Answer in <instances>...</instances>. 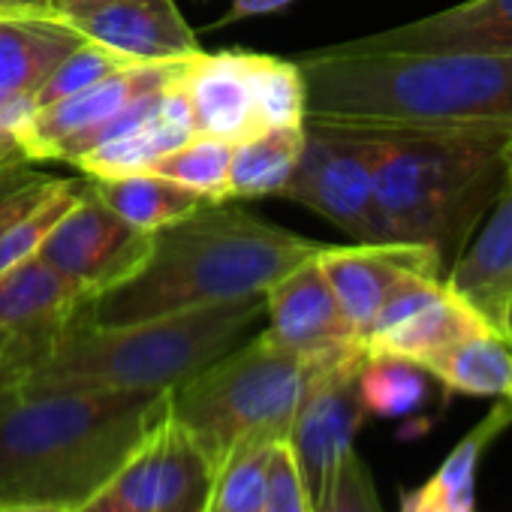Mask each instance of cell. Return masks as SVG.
Segmentation results:
<instances>
[{"instance_id": "1", "label": "cell", "mask_w": 512, "mask_h": 512, "mask_svg": "<svg viewBox=\"0 0 512 512\" xmlns=\"http://www.w3.org/2000/svg\"><path fill=\"white\" fill-rule=\"evenodd\" d=\"M308 118L356 130H512V55L380 52L353 40L302 55Z\"/></svg>"}, {"instance_id": "2", "label": "cell", "mask_w": 512, "mask_h": 512, "mask_svg": "<svg viewBox=\"0 0 512 512\" xmlns=\"http://www.w3.org/2000/svg\"><path fill=\"white\" fill-rule=\"evenodd\" d=\"M169 413V392L0 380V503L79 509Z\"/></svg>"}, {"instance_id": "3", "label": "cell", "mask_w": 512, "mask_h": 512, "mask_svg": "<svg viewBox=\"0 0 512 512\" xmlns=\"http://www.w3.org/2000/svg\"><path fill=\"white\" fill-rule=\"evenodd\" d=\"M320 250V241L241 208L205 205L151 232L145 266L130 281L85 302L79 323L121 326L266 293Z\"/></svg>"}, {"instance_id": "4", "label": "cell", "mask_w": 512, "mask_h": 512, "mask_svg": "<svg viewBox=\"0 0 512 512\" xmlns=\"http://www.w3.org/2000/svg\"><path fill=\"white\" fill-rule=\"evenodd\" d=\"M512 130H374V196L389 241L428 244L449 272L500 184Z\"/></svg>"}, {"instance_id": "5", "label": "cell", "mask_w": 512, "mask_h": 512, "mask_svg": "<svg viewBox=\"0 0 512 512\" xmlns=\"http://www.w3.org/2000/svg\"><path fill=\"white\" fill-rule=\"evenodd\" d=\"M266 317V293L121 326L79 323L16 383L172 392L238 347Z\"/></svg>"}, {"instance_id": "6", "label": "cell", "mask_w": 512, "mask_h": 512, "mask_svg": "<svg viewBox=\"0 0 512 512\" xmlns=\"http://www.w3.org/2000/svg\"><path fill=\"white\" fill-rule=\"evenodd\" d=\"M326 359L284 350L260 332L175 386L169 416L214 470L244 443L287 440L302 395Z\"/></svg>"}, {"instance_id": "7", "label": "cell", "mask_w": 512, "mask_h": 512, "mask_svg": "<svg viewBox=\"0 0 512 512\" xmlns=\"http://www.w3.org/2000/svg\"><path fill=\"white\" fill-rule=\"evenodd\" d=\"M374 130L305 121V145L281 196L323 214L359 244L389 241L374 196Z\"/></svg>"}, {"instance_id": "8", "label": "cell", "mask_w": 512, "mask_h": 512, "mask_svg": "<svg viewBox=\"0 0 512 512\" xmlns=\"http://www.w3.org/2000/svg\"><path fill=\"white\" fill-rule=\"evenodd\" d=\"M362 365L365 347L326 359L314 371L287 431V446L314 509L326 500L341 461L356 452L353 440L368 416L359 392Z\"/></svg>"}, {"instance_id": "9", "label": "cell", "mask_w": 512, "mask_h": 512, "mask_svg": "<svg viewBox=\"0 0 512 512\" xmlns=\"http://www.w3.org/2000/svg\"><path fill=\"white\" fill-rule=\"evenodd\" d=\"M148 253L151 235L121 220L88 181L37 256L79 293L82 302H91L130 281L145 266Z\"/></svg>"}, {"instance_id": "10", "label": "cell", "mask_w": 512, "mask_h": 512, "mask_svg": "<svg viewBox=\"0 0 512 512\" xmlns=\"http://www.w3.org/2000/svg\"><path fill=\"white\" fill-rule=\"evenodd\" d=\"M190 61L181 64H136L106 76L103 82L37 109L19 133L22 151L31 163H76L121 112L148 94L166 91L181 82Z\"/></svg>"}, {"instance_id": "11", "label": "cell", "mask_w": 512, "mask_h": 512, "mask_svg": "<svg viewBox=\"0 0 512 512\" xmlns=\"http://www.w3.org/2000/svg\"><path fill=\"white\" fill-rule=\"evenodd\" d=\"M211 467L166 413L76 512H175L205 494Z\"/></svg>"}, {"instance_id": "12", "label": "cell", "mask_w": 512, "mask_h": 512, "mask_svg": "<svg viewBox=\"0 0 512 512\" xmlns=\"http://www.w3.org/2000/svg\"><path fill=\"white\" fill-rule=\"evenodd\" d=\"M485 329L491 326L446 284V278L407 275L380 305L362 347L368 356H398L428 368L449 347Z\"/></svg>"}, {"instance_id": "13", "label": "cell", "mask_w": 512, "mask_h": 512, "mask_svg": "<svg viewBox=\"0 0 512 512\" xmlns=\"http://www.w3.org/2000/svg\"><path fill=\"white\" fill-rule=\"evenodd\" d=\"M79 293L40 256L0 275V380L37 368L76 326Z\"/></svg>"}, {"instance_id": "14", "label": "cell", "mask_w": 512, "mask_h": 512, "mask_svg": "<svg viewBox=\"0 0 512 512\" xmlns=\"http://www.w3.org/2000/svg\"><path fill=\"white\" fill-rule=\"evenodd\" d=\"M55 13L88 43L130 64H181L202 55L175 0H64Z\"/></svg>"}, {"instance_id": "15", "label": "cell", "mask_w": 512, "mask_h": 512, "mask_svg": "<svg viewBox=\"0 0 512 512\" xmlns=\"http://www.w3.org/2000/svg\"><path fill=\"white\" fill-rule=\"evenodd\" d=\"M317 263L359 341H365L380 305L407 275L446 278L440 253L428 244L377 241V244H323Z\"/></svg>"}, {"instance_id": "16", "label": "cell", "mask_w": 512, "mask_h": 512, "mask_svg": "<svg viewBox=\"0 0 512 512\" xmlns=\"http://www.w3.org/2000/svg\"><path fill=\"white\" fill-rule=\"evenodd\" d=\"M266 335L299 356L326 359L362 347L317 263V256L266 290Z\"/></svg>"}, {"instance_id": "17", "label": "cell", "mask_w": 512, "mask_h": 512, "mask_svg": "<svg viewBox=\"0 0 512 512\" xmlns=\"http://www.w3.org/2000/svg\"><path fill=\"white\" fill-rule=\"evenodd\" d=\"M446 284L506 338V305L512 296V133L500 151V184L488 223L452 263Z\"/></svg>"}, {"instance_id": "18", "label": "cell", "mask_w": 512, "mask_h": 512, "mask_svg": "<svg viewBox=\"0 0 512 512\" xmlns=\"http://www.w3.org/2000/svg\"><path fill=\"white\" fill-rule=\"evenodd\" d=\"M178 85L190 106L196 133L235 145L263 130L256 112L250 52H202L187 64Z\"/></svg>"}, {"instance_id": "19", "label": "cell", "mask_w": 512, "mask_h": 512, "mask_svg": "<svg viewBox=\"0 0 512 512\" xmlns=\"http://www.w3.org/2000/svg\"><path fill=\"white\" fill-rule=\"evenodd\" d=\"M353 43L380 52L512 55V0H464L458 7Z\"/></svg>"}, {"instance_id": "20", "label": "cell", "mask_w": 512, "mask_h": 512, "mask_svg": "<svg viewBox=\"0 0 512 512\" xmlns=\"http://www.w3.org/2000/svg\"><path fill=\"white\" fill-rule=\"evenodd\" d=\"M190 136H196L190 106L184 100L181 85L175 82L172 88H166L160 94V100L142 121H136L130 130L118 133L115 139L97 145L94 151L82 154L73 166L85 178L145 172L151 163H157L163 154L184 145Z\"/></svg>"}, {"instance_id": "21", "label": "cell", "mask_w": 512, "mask_h": 512, "mask_svg": "<svg viewBox=\"0 0 512 512\" xmlns=\"http://www.w3.org/2000/svg\"><path fill=\"white\" fill-rule=\"evenodd\" d=\"M506 428H512V401L497 398L494 407L455 443L434 476L404 494L401 512H470L479 464Z\"/></svg>"}, {"instance_id": "22", "label": "cell", "mask_w": 512, "mask_h": 512, "mask_svg": "<svg viewBox=\"0 0 512 512\" xmlns=\"http://www.w3.org/2000/svg\"><path fill=\"white\" fill-rule=\"evenodd\" d=\"M85 43L58 13L0 19V91L37 94L52 70Z\"/></svg>"}, {"instance_id": "23", "label": "cell", "mask_w": 512, "mask_h": 512, "mask_svg": "<svg viewBox=\"0 0 512 512\" xmlns=\"http://www.w3.org/2000/svg\"><path fill=\"white\" fill-rule=\"evenodd\" d=\"M91 190L130 226L142 232H157L205 205V196L196 190H187L163 175L154 172H130V175H109V178H88Z\"/></svg>"}, {"instance_id": "24", "label": "cell", "mask_w": 512, "mask_h": 512, "mask_svg": "<svg viewBox=\"0 0 512 512\" xmlns=\"http://www.w3.org/2000/svg\"><path fill=\"white\" fill-rule=\"evenodd\" d=\"M302 145H305V124L269 127L250 139L235 142L229 160V181H226L229 199L281 196L299 163Z\"/></svg>"}, {"instance_id": "25", "label": "cell", "mask_w": 512, "mask_h": 512, "mask_svg": "<svg viewBox=\"0 0 512 512\" xmlns=\"http://www.w3.org/2000/svg\"><path fill=\"white\" fill-rule=\"evenodd\" d=\"M425 371L449 392L512 401V344L491 329L449 347Z\"/></svg>"}, {"instance_id": "26", "label": "cell", "mask_w": 512, "mask_h": 512, "mask_svg": "<svg viewBox=\"0 0 512 512\" xmlns=\"http://www.w3.org/2000/svg\"><path fill=\"white\" fill-rule=\"evenodd\" d=\"M284 440H253L229 452L208 482L205 512H263L275 449Z\"/></svg>"}, {"instance_id": "27", "label": "cell", "mask_w": 512, "mask_h": 512, "mask_svg": "<svg viewBox=\"0 0 512 512\" xmlns=\"http://www.w3.org/2000/svg\"><path fill=\"white\" fill-rule=\"evenodd\" d=\"M437 383L422 365L398 356H368L359 371L362 404L374 416H410L422 410Z\"/></svg>"}, {"instance_id": "28", "label": "cell", "mask_w": 512, "mask_h": 512, "mask_svg": "<svg viewBox=\"0 0 512 512\" xmlns=\"http://www.w3.org/2000/svg\"><path fill=\"white\" fill-rule=\"evenodd\" d=\"M85 184H88L85 175L58 178V184L43 199H37L31 208H25L7 226H0V275H7L10 269L34 260L43 247V241L49 238V232L58 226V220L82 196Z\"/></svg>"}, {"instance_id": "29", "label": "cell", "mask_w": 512, "mask_h": 512, "mask_svg": "<svg viewBox=\"0 0 512 512\" xmlns=\"http://www.w3.org/2000/svg\"><path fill=\"white\" fill-rule=\"evenodd\" d=\"M229 160H232V142L196 133L184 145H178L175 151H169L157 163H151L148 172L163 175L187 190H196L208 202L220 205L229 199V193H226Z\"/></svg>"}, {"instance_id": "30", "label": "cell", "mask_w": 512, "mask_h": 512, "mask_svg": "<svg viewBox=\"0 0 512 512\" xmlns=\"http://www.w3.org/2000/svg\"><path fill=\"white\" fill-rule=\"evenodd\" d=\"M250 73H253L256 112H260L263 130L305 124L308 94H305V79L296 61L250 52Z\"/></svg>"}, {"instance_id": "31", "label": "cell", "mask_w": 512, "mask_h": 512, "mask_svg": "<svg viewBox=\"0 0 512 512\" xmlns=\"http://www.w3.org/2000/svg\"><path fill=\"white\" fill-rule=\"evenodd\" d=\"M127 67H136L130 61H124L121 55L97 46V43H82L79 49H73L55 70L52 76L37 88L34 100H37V109L49 106V103H58L64 97H73L97 82H103L106 76L118 73V70H127Z\"/></svg>"}, {"instance_id": "32", "label": "cell", "mask_w": 512, "mask_h": 512, "mask_svg": "<svg viewBox=\"0 0 512 512\" xmlns=\"http://www.w3.org/2000/svg\"><path fill=\"white\" fill-rule=\"evenodd\" d=\"M314 512H383L374 476L368 464L359 458V452H350L341 461L326 500Z\"/></svg>"}, {"instance_id": "33", "label": "cell", "mask_w": 512, "mask_h": 512, "mask_svg": "<svg viewBox=\"0 0 512 512\" xmlns=\"http://www.w3.org/2000/svg\"><path fill=\"white\" fill-rule=\"evenodd\" d=\"M58 178L37 172V163H16L10 169H0V226H7L37 199H43Z\"/></svg>"}, {"instance_id": "34", "label": "cell", "mask_w": 512, "mask_h": 512, "mask_svg": "<svg viewBox=\"0 0 512 512\" xmlns=\"http://www.w3.org/2000/svg\"><path fill=\"white\" fill-rule=\"evenodd\" d=\"M263 512H314L287 440L275 449L272 476H269V494H266V509Z\"/></svg>"}, {"instance_id": "35", "label": "cell", "mask_w": 512, "mask_h": 512, "mask_svg": "<svg viewBox=\"0 0 512 512\" xmlns=\"http://www.w3.org/2000/svg\"><path fill=\"white\" fill-rule=\"evenodd\" d=\"M37 115L34 94H16V91H0V133L19 136L25 124Z\"/></svg>"}, {"instance_id": "36", "label": "cell", "mask_w": 512, "mask_h": 512, "mask_svg": "<svg viewBox=\"0 0 512 512\" xmlns=\"http://www.w3.org/2000/svg\"><path fill=\"white\" fill-rule=\"evenodd\" d=\"M293 4H296V0H232L229 13L214 28H223V25H232V22H241V19H253V16L281 13V10H287Z\"/></svg>"}, {"instance_id": "37", "label": "cell", "mask_w": 512, "mask_h": 512, "mask_svg": "<svg viewBox=\"0 0 512 512\" xmlns=\"http://www.w3.org/2000/svg\"><path fill=\"white\" fill-rule=\"evenodd\" d=\"M0 512H73L67 506L58 503H28V500H4L0 503Z\"/></svg>"}, {"instance_id": "38", "label": "cell", "mask_w": 512, "mask_h": 512, "mask_svg": "<svg viewBox=\"0 0 512 512\" xmlns=\"http://www.w3.org/2000/svg\"><path fill=\"white\" fill-rule=\"evenodd\" d=\"M205 497H208V491L205 494H199V497H193L190 503H184L181 509H175V512H205Z\"/></svg>"}, {"instance_id": "39", "label": "cell", "mask_w": 512, "mask_h": 512, "mask_svg": "<svg viewBox=\"0 0 512 512\" xmlns=\"http://www.w3.org/2000/svg\"><path fill=\"white\" fill-rule=\"evenodd\" d=\"M506 338L512 344V296H509V305H506Z\"/></svg>"}, {"instance_id": "40", "label": "cell", "mask_w": 512, "mask_h": 512, "mask_svg": "<svg viewBox=\"0 0 512 512\" xmlns=\"http://www.w3.org/2000/svg\"><path fill=\"white\" fill-rule=\"evenodd\" d=\"M58 4H64V0H55V10H58Z\"/></svg>"}, {"instance_id": "41", "label": "cell", "mask_w": 512, "mask_h": 512, "mask_svg": "<svg viewBox=\"0 0 512 512\" xmlns=\"http://www.w3.org/2000/svg\"><path fill=\"white\" fill-rule=\"evenodd\" d=\"M0 19H4V16H0Z\"/></svg>"}, {"instance_id": "42", "label": "cell", "mask_w": 512, "mask_h": 512, "mask_svg": "<svg viewBox=\"0 0 512 512\" xmlns=\"http://www.w3.org/2000/svg\"><path fill=\"white\" fill-rule=\"evenodd\" d=\"M470 512H473V509H470Z\"/></svg>"}]
</instances>
